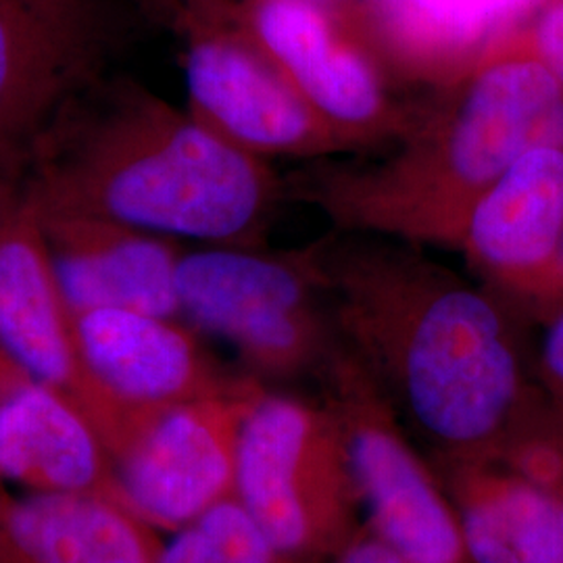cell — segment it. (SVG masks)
I'll list each match as a JSON object with an SVG mask.
<instances>
[{
  "mask_svg": "<svg viewBox=\"0 0 563 563\" xmlns=\"http://www.w3.org/2000/svg\"><path fill=\"white\" fill-rule=\"evenodd\" d=\"M180 316L230 342L267 376L323 369L336 349L322 284L301 251L263 255L246 246H209L178 263Z\"/></svg>",
  "mask_w": 563,
  "mask_h": 563,
  "instance_id": "5b68a950",
  "label": "cell"
},
{
  "mask_svg": "<svg viewBox=\"0 0 563 563\" xmlns=\"http://www.w3.org/2000/svg\"><path fill=\"white\" fill-rule=\"evenodd\" d=\"M560 505H562V518H563V497L560 499Z\"/></svg>",
  "mask_w": 563,
  "mask_h": 563,
  "instance_id": "4316f807",
  "label": "cell"
},
{
  "mask_svg": "<svg viewBox=\"0 0 563 563\" xmlns=\"http://www.w3.org/2000/svg\"><path fill=\"white\" fill-rule=\"evenodd\" d=\"M311 2H318V4H323V7H336V4H341V2H346V0H311Z\"/></svg>",
  "mask_w": 563,
  "mask_h": 563,
  "instance_id": "484cf974",
  "label": "cell"
},
{
  "mask_svg": "<svg viewBox=\"0 0 563 563\" xmlns=\"http://www.w3.org/2000/svg\"><path fill=\"white\" fill-rule=\"evenodd\" d=\"M0 353L27 378L76 402L97 428L99 399L81 365L74 316L27 202L0 220Z\"/></svg>",
  "mask_w": 563,
  "mask_h": 563,
  "instance_id": "4fadbf2b",
  "label": "cell"
},
{
  "mask_svg": "<svg viewBox=\"0 0 563 563\" xmlns=\"http://www.w3.org/2000/svg\"><path fill=\"white\" fill-rule=\"evenodd\" d=\"M334 563H402L386 544L365 526Z\"/></svg>",
  "mask_w": 563,
  "mask_h": 563,
  "instance_id": "603a6c76",
  "label": "cell"
},
{
  "mask_svg": "<svg viewBox=\"0 0 563 563\" xmlns=\"http://www.w3.org/2000/svg\"><path fill=\"white\" fill-rule=\"evenodd\" d=\"M562 267H563V241H562Z\"/></svg>",
  "mask_w": 563,
  "mask_h": 563,
  "instance_id": "83f0119b",
  "label": "cell"
},
{
  "mask_svg": "<svg viewBox=\"0 0 563 563\" xmlns=\"http://www.w3.org/2000/svg\"><path fill=\"white\" fill-rule=\"evenodd\" d=\"M339 13L380 67L434 90L463 80L499 41L457 0H349Z\"/></svg>",
  "mask_w": 563,
  "mask_h": 563,
  "instance_id": "e0dca14e",
  "label": "cell"
},
{
  "mask_svg": "<svg viewBox=\"0 0 563 563\" xmlns=\"http://www.w3.org/2000/svg\"><path fill=\"white\" fill-rule=\"evenodd\" d=\"M0 483L120 501L113 462L97 428L76 402L25 374L0 386Z\"/></svg>",
  "mask_w": 563,
  "mask_h": 563,
  "instance_id": "9a60e30c",
  "label": "cell"
},
{
  "mask_svg": "<svg viewBox=\"0 0 563 563\" xmlns=\"http://www.w3.org/2000/svg\"><path fill=\"white\" fill-rule=\"evenodd\" d=\"M463 9L483 23L484 27L501 38L511 30H518L532 18L544 0H457Z\"/></svg>",
  "mask_w": 563,
  "mask_h": 563,
  "instance_id": "44dd1931",
  "label": "cell"
},
{
  "mask_svg": "<svg viewBox=\"0 0 563 563\" xmlns=\"http://www.w3.org/2000/svg\"><path fill=\"white\" fill-rule=\"evenodd\" d=\"M0 488H4V483H0Z\"/></svg>",
  "mask_w": 563,
  "mask_h": 563,
  "instance_id": "f1b7e54d",
  "label": "cell"
},
{
  "mask_svg": "<svg viewBox=\"0 0 563 563\" xmlns=\"http://www.w3.org/2000/svg\"><path fill=\"white\" fill-rule=\"evenodd\" d=\"M301 253L342 344L441 462L497 460L523 390L501 305L418 244L336 230Z\"/></svg>",
  "mask_w": 563,
  "mask_h": 563,
  "instance_id": "6da1fadb",
  "label": "cell"
},
{
  "mask_svg": "<svg viewBox=\"0 0 563 563\" xmlns=\"http://www.w3.org/2000/svg\"><path fill=\"white\" fill-rule=\"evenodd\" d=\"M518 32L534 57L563 86V0H544Z\"/></svg>",
  "mask_w": 563,
  "mask_h": 563,
  "instance_id": "ffe728a7",
  "label": "cell"
},
{
  "mask_svg": "<svg viewBox=\"0 0 563 563\" xmlns=\"http://www.w3.org/2000/svg\"><path fill=\"white\" fill-rule=\"evenodd\" d=\"M236 501L282 549L334 562L362 532V493L339 418L257 390L242 420Z\"/></svg>",
  "mask_w": 563,
  "mask_h": 563,
  "instance_id": "277c9868",
  "label": "cell"
},
{
  "mask_svg": "<svg viewBox=\"0 0 563 563\" xmlns=\"http://www.w3.org/2000/svg\"><path fill=\"white\" fill-rule=\"evenodd\" d=\"M562 241L563 148L537 146L474 205L457 251L507 295L563 305Z\"/></svg>",
  "mask_w": 563,
  "mask_h": 563,
  "instance_id": "7c38bea8",
  "label": "cell"
},
{
  "mask_svg": "<svg viewBox=\"0 0 563 563\" xmlns=\"http://www.w3.org/2000/svg\"><path fill=\"white\" fill-rule=\"evenodd\" d=\"M437 92L384 159L311 167L295 197L341 232L457 249L474 205L511 163L537 146L563 148V86L518 30Z\"/></svg>",
  "mask_w": 563,
  "mask_h": 563,
  "instance_id": "7a4b0ae2",
  "label": "cell"
},
{
  "mask_svg": "<svg viewBox=\"0 0 563 563\" xmlns=\"http://www.w3.org/2000/svg\"><path fill=\"white\" fill-rule=\"evenodd\" d=\"M34 213L71 316L92 309L180 316L181 255L165 236L84 216Z\"/></svg>",
  "mask_w": 563,
  "mask_h": 563,
  "instance_id": "5bb4252c",
  "label": "cell"
},
{
  "mask_svg": "<svg viewBox=\"0 0 563 563\" xmlns=\"http://www.w3.org/2000/svg\"><path fill=\"white\" fill-rule=\"evenodd\" d=\"M188 113L257 157L355 153L223 13H184Z\"/></svg>",
  "mask_w": 563,
  "mask_h": 563,
  "instance_id": "9c48e42d",
  "label": "cell"
},
{
  "mask_svg": "<svg viewBox=\"0 0 563 563\" xmlns=\"http://www.w3.org/2000/svg\"><path fill=\"white\" fill-rule=\"evenodd\" d=\"M541 363L547 383L563 397V305L558 307V311L547 325Z\"/></svg>",
  "mask_w": 563,
  "mask_h": 563,
  "instance_id": "7402d4cb",
  "label": "cell"
},
{
  "mask_svg": "<svg viewBox=\"0 0 563 563\" xmlns=\"http://www.w3.org/2000/svg\"><path fill=\"white\" fill-rule=\"evenodd\" d=\"M74 334L99 399L97 432L109 455L153 413L234 384L216 372L195 332L172 318L92 309L74 316Z\"/></svg>",
  "mask_w": 563,
  "mask_h": 563,
  "instance_id": "8fae6325",
  "label": "cell"
},
{
  "mask_svg": "<svg viewBox=\"0 0 563 563\" xmlns=\"http://www.w3.org/2000/svg\"><path fill=\"white\" fill-rule=\"evenodd\" d=\"M493 462H443L444 488L474 562L563 563L560 499Z\"/></svg>",
  "mask_w": 563,
  "mask_h": 563,
  "instance_id": "ac0fdd59",
  "label": "cell"
},
{
  "mask_svg": "<svg viewBox=\"0 0 563 563\" xmlns=\"http://www.w3.org/2000/svg\"><path fill=\"white\" fill-rule=\"evenodd\" d=\"M44 157L32 209L216 246L255 241L282 195L265 159L134 88L59 134Z\"/></svg>",
  "mask_w": 563,
  "mask_h": 563,
  "instance_id": "3957f363",
  "label": "cell"
},
{
  "mask_svg": "<svg viewBox=\"0 0 563 563\" xmlns=\"http://www.w3.org/2000/svg\"><path fill=\"white\" fill-rule=\"evenodd\" d=\"M367 528L402 563H476L446 488L407 441L395 405L342 342L323 365Z\"/></svg>",
  "mask_w": 563,
  "mask_h": 563,
  "instance_id": "8992f818",
  "label": "cell"
},
{
  "mask_svg": "<svg viewBox=\"0 0 563 563\" xmlns=\"http://www.w3.org/2000/svg\"><path fill=\"white\" fill-rule=\"evenodd\" d=\"M232 0H186L184 13H222Z\"/></svg>",
  "mask_w": 563,
  "mask_h": 563,
  "instance_id": "cb8c5ba5",
  "label": "cell"
},
{
  "mask_svg": "<svg viewBox=\"0 0 563 563\" xmlns=\"http://www.w3.org/2000/svg\"><path fill=\"white\" fill-rule=\"evenodd\" d=\"M353 151L395 142L416 115L386 90L383 69L330 7L239 0L223 11Z\"/></svg>",
  "mask_w": 563,
  "mask_h": 563,
  "instance_id": "52a82bcc",
  "label": "cell"
},
{
  "mask_svg": "<svg viewBox=\"0 0 563 563\" xmlns=\"http://www.w3.org/2000/svg\"><path fill=\"white\" fill-rule=\"evenodd\" d=\"M157 563H334L295 555L274 543L236 497L216 505L205 516L163 543Z\"/></svg>",
  "mask_w": 563,
  "mask_h": 563,
  "instance_id": "d6986e66",
  "label": "cell"
},
{
  "mask_svg": "<svg viewBox=\"0 0 563 563\" xmlns=\"http://www.w3.org/2000/svg\"><path fill=\"white\" fill-rule=\"evenodd\" d=\"M99 0H0V167L41 146L99 76Z\"/></svg>",
  "mask_w": 563,
  "mask_h": 563,
  "instance_id": "30bf717a",
  "label": "cell"
},
{
  "mask_svg": "<svg viewBox=\"0 0 563 563\" xmlns=\"http://www.w3.org/2000/svg\"><path fill=\"white\" fill-rule=\"evenodd\" d=\"M159 532L95 493L0 488V563H157Z\"/></svg>",
  "mask_w": 563,
  "mask_h": 563,
  "instance_id": "2e32d148",
  "label": "cell"
},
{
  "mask_svg": "<svg viewBox=\"0 0 563 563\" xmlns=\"http://www.w3.org/2000/svg\"><path fill=\"white\" fill-rule=\"evenodd\" d=\"M260 388L234 380L139 423L111 455L121 504L157 532H178L232 499L242 420Z\"/></svg>",
  "mask_w": 563,
  "mask_h": 563,
  "instance_id": "ba28073f",
  "label": "cell"
},
{
  "mask_svg": "<svg viewBox=\"0 0 563 563\" xmlns=\"http://www.w3.org/2000/svg\"><path fill=\"white\" fill-rule=\"evenodd\" d=\"M18 374H21L20 369L0 353V386L9 383V380H11L13 376H18Z\"/></svg>",
  "mask_w": 563,
  "mask_h": 563,
  "instance_id": "d4e9b609",
  "label": "cell"
}]
</instances>
